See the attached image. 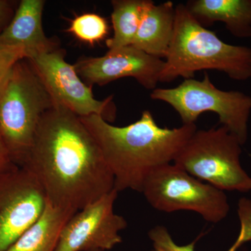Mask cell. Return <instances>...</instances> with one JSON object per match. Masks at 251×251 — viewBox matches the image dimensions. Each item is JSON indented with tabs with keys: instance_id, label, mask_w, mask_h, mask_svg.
<instances>
[{
	"instance_id": "3957f363",
	"label": "cell",
	"mask_w": 251,
	"mask_h": 251,
	"mask_svg": "<svg viewBox=\"0 0 251 251\" xmlns=\"http://www.w3.org/2000/svg\"><path fill=\"white\" fill-rule=\"evenodd\" d=\"M159 82L193 78L196 72L215 70L232 80L251 79V49L221 40L200 24L184 4L176 6L174 34Z\"/></svg>"
},
{
	"instance_id": "44dd1931",
	"label": "cell",
	"mask_w": 251,
	"mask_h": 251,
	"mask_svg": "<svg viewBox=\"0 0 251 251\" xmlns=\"http://www.w3.org/2000/svg\"><path fill=\"white\" fill-rule=\"evenodd\" d=\"M12 14V3L6 0H0V28L6 24Z\"/></svg>"
},
{
	"instance_id": "7c38bea8",
	"label": "cell",
	"mask_w": 251,
	"mask_h": 251,
	"mask_svg": "<svg viewBox=\"0 0 251 251\" xmlns=\"http://www.w3.org/2000/svg\"><path fill=\"white\" fill-rule=\"evenodd\" d=\"M45 4L44 0H22L9 24L0 31V46L22 48L27 59L59 49V43L48 37L43 28Z\"/></svg>"
},
{
	"instance_id": "9a60e30c",
	"label": "cell",
	"mask_w": 251,
	"mask_h": 251,
	"mask_svg": "<svg viewBox=\"0 0 251 251\" xmlns=\"http://www.w3.org/2000/svg\"><path fill=\"white\" fill-rule=\"evenodd\" d=\"M46 202L35 222L6 251H54L66 223L75 214Z\"/></svg>"
},
{
	"instance_id": "8992f818",
	"label": "cell",
	"mask_w": 251,
	"mask_h": 251,
	"mask_svg": "<svg viewBox=\"0 0 251 251\" xmlns=\"http://www.w3.org/2000/svg\"><path fill=\"white\" fill-rule=\"evenodd\" d=\"M150 97L165 102L179 114L183 125H196L206 112L219 116V122L239 140L247 143L251 113V96L239 91L220 90L204 72L202 80L185 79L174 88H156Z\"/></svg>"
},
{
	"instance_id": "ac0fdd59",
	"label": "cell",
	"mask_w": 251,
	"mask_h": 251,
	"mask_svg": "<svg viewBox=\"0 0 251 251\" xmlns=\"http://www.w3.org/2000/svg\"><path fill=\"white\" fill-rule=\"evenodd\" d=\"M67 31L78 40L94 45L108 36L109 26L106 20L100 15L88 13L73 19Z\"/></svg>"
},
{
	"instance_id": "6da1fadb",
	"label": "cell",
	"mask_w": 251,
	"mask_h": 251,
	"mask_svg": "<svg viewBox=\"0 0 251 251\" xmlns=\"http://www.w3.org/2000/svg\"><path fill=\"white\" fill-rule=\"evenodd\" d=\"M22 168L48 202L76 213L115 189V179L80 117L54 103L44 113Z\"/></svg>"
},
{
	"instance_id": "277c9868",
	"label": "cell",
	"mask_w": 251,
	"mask_h": 251,
	"mask_svg": "<svg viewBox=\"0 0 251 251\" xmlns=\"http://www.w3.org/2000/svg\"><path fill=\"white\" fill-rule=\"evenodd\" d=\"M54 104L30 62L16 63L0 94V133L16 166L24 165L41 118Z\"/></svg>"
},
{
	"instance_id": "5bb4252c",
	"label": "cell",
	"mask_w": 251,
	"mask_h": 251,
	"mask_svg": "<svg viewBox=\"0 0 251 251\" xmlns=\"http://www.w3.org/2000/svg\"><path fill=\"white\" fill-rule=\"evenodd\" d=\"M185 6L203 27L221 22L234 37L251 38V0H191Z\"/></svg>"
},
{
	"instance_id": "e0dca14e",
	"label": "cell",
	"mask_w": 251,
	"mask_h": 251,
	"mask_svg": "<svg viewBox=\"0 0 251 251\" xmlns=\"http://www.w3.org/2000/svg\"><path fill=\"white\" fill-rule=\"evenodd\" d=\"M238 215L240 221V231L237 240L227 251H237L244 243L251 241V201L241 198L238 204ZM149 237L152 242L151 251H195L196 241L187 245L176 244L165 226H156L149 232Z\"/></svg>"
},
{
	"instance_id": "2e32d148",
	"label": "cell",
	"mask_w": 251,
	"mask_h": 251,
	"mask_svg": "<svg viewBox=\"0 0 251 251\" xmlns=\"http://www.w3.org/2000/svg\"><path fill=\"white\" fill-rule=\"evenodd\" d=\"M148 0H112L113 36L105 41L109 49L131 46L139 29Z\"/></svg>"
},
{
	"instance_id": "5b68a950",
	"label": "cell",
	"mask_w": 251,
	"mask_h": 251,
	"mask_svg": "<svg viewBox=\"0 0 251 251\" xmlns=\"http://www.w3.org/2000/svg\"><path fill=\"white\" fill-rule=\"evenodd\" d=\"M242 146L224 126L197 130L173 163L221 191L251 192V177L241 164Z\"/></svg>"
},
{
	"instance_id": "7402d4cb",
	"label": "cell",
	"mask_w": 251,
	"mask_h": 251,
	"mask_svg": "<svg viewBox=\"0 0 251 251\" xmlns=\"http://www.w3.org/2000/svg\"></svg>"
},
{
	"instance_id": "52a82bcc",
	"label": "cell",
	"mask_w": 251,
	"mask_h": 251,
	"mask_svg": "<svg viewBox=\"0 0 251 251\" xmlns=\"http://www.w3.org/2000/svg\"><path fill=\"white\" fill-rule=\"evenodd\" d=\"M143 193L156 210L191 211L208 222H221L229 209L224 191L194 177L174 163L155 169L144 183Z\"/></svg>"
},
{
	"instance_id": "9c48e42d",
	"label": "cell",
	"mask_w": 251,
	"mask_h": 251,
	"mask_svg": "<svg viewBox=\"0 0 251 251\" xmlns=\"http://www.w3.org/2000/svg\"><path fill=\"white\" fill-rule=\"evenodd\" d=\"M47 199L35 176L16 166L0 173V251H6L45 209Z\"/></svg>"
},
{
	"instance_id": "ba28073f",
	"label": "cell",
	"mask_w": 251,
	"mask_h": 251,
	"mask_svg": "<svg viewBox=\"0 0 251 251\" xmlns=\"http://www.w3.org/2000/svg\"><path fill=\"white\" fill-rule=\"evenodd\" d=\"M66 51L59 49L27 59L40 77L54 103L79 117L98 115L111 123L117 117L113 96L99 100L92 88L82 81L74 64L65 60Z\"/></svg>"
},
{
	"instance_id": "4fadbf2b",
	"label": "cell",
	"mask_w": 251,
	"mask_h": 251,
	"mask_svg": "<svg viewBox=\"0 0 251 251\" xmlns=\"http://www.w3.org/2000/svg\"><path fill=\"white\" fill-rule=\"evenodd\" d=\"M176 6L171 1L156 4L148 0L131 46L145 53L166 58L174 34Z\"/></svg>"
},
{
	"instance_id": "ffe728a7",
	"label": "cell",
	"mask_w": 251,
	"mask_h": 251,
	"mask_svg": "<svg viewBox=\"0 0 251 251\" xmlns=\"http://www.w3.org/2000/svg\"><path fill=\"white\" fill-rule=\"evenodd\" d=\"M17 166L11 161L1 133H0V173Z\"/></svg>"
},
{
	"instance_id": "7a4b0ae2",
	"label": "cell",
	"mask_w": 251,
	"mask_h": 251,
	"mask_svg": "<svg viewBox=\"0 0 251 251\" xmlns=\"http://www.w3.org/2000/svg\"><path fill=\"white\" fill-rule=\"evenodd\" d=\"M80 118L98 144L118 193L125 190L141 193L149 175L174 161L198 130L196 125L162 128L150 110L125 126L112 125L98 115Z\"/></svg>"
},
{
	"instance_id": "d6986e66",
	"label": "cell",
	"mask_w": 251,
	"mask_h": 251,
	"mask_svg": "<svg viewBox=\"0 0 251 251\" xmlns=\"http://www.w3.org/2000/svg\"><path fill=\"white\" fill-rule=\"evenodd\" d=\"M23 59H26V54L22 48L0 46V94L15 64Z\"/></svg>"
},
{
	"instance_id": "8fae6325",
	"label": "cell",
	"mask_w": 251,
	"mask_h": 251,
	"mask_svg": "<svg viewBox=\"0 0 251 251\" xmlns=\"http://www.w3.org/2000/svg\"><path fill=\"white\" fill-rule=\"evenodd\" d=\"M82 81L90 87L103 86L123 77H133L147 90H154L164 60L132 46L109 49L101 57H82L74 64Z\"/></svg>"
},
{
	"instance_id": "30bf717a",
	"label": "cell",
	"mask_w": 251,
	"mask_h": 251,
	"mask_svg": "<svg viewBox=\"0 0 251 251\" xmlns=\"http://www.w3.org/2000/svg\"><path fill=\"white\" fill-rule=\"evenodd\" d=\"M118 193L112 190L74 214L63 227L54 251H108L121 244L120 233L127 222L114 211Z\"/></svg>"
}]
</instances>
